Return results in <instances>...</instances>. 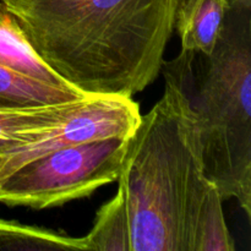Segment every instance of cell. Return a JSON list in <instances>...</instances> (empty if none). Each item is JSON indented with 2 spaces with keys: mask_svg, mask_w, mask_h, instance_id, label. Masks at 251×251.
Masks as SVG:
<instances>
[{
  "mask_svg": "<svg viewBox=\"0 0 251 251\" xmlns=\"http://www.w3.org/2000/svg\"><path fill=\"white\" fill-rule=\"evenodd\" d=\"M39 59L85 96L132 98L161 74L181 0H1Z\"/></svg>",
  "mask_w": 251,
  "mask_h": 251,
  "instance_id": "obj_1",
  "label": "cell"
},
{
  "mask_svg": "<svg viewBox=\"0 0 251 251\" xmlns=\"http://www.w3.org/2000/svg\"><path fill=\"white\" fill-rule=\"evenodd\" d=\"M161 100L127 139L119 178L131 251H193L196 220L212 181L183 86L162 66Z\"/></svg>",
  "mask_w": 251,
  "mask_h": 251,
  "instance_id": "obj_2",
  "label": "cell"
},
{
  "mask_svg": "<svg viewBox=\"0 0 251 251\" xmlns=\"http://www.w3.org/2000/svg\"><path fill=\"white\" fill-rule=\"evenodd\" d=\"M195 113L203 169L223 201L251 218V0H228L212 53L163 60Z\"/></svg>",
  "mask_w": 251,
  "mask_h": 251,
  "instance_id": "obj_3",
  "label": "cell"
},
{
  "mask_svg": "<svg viewBox=\"0 0 251 251\" xmlns=\"http://www.w3.org/2000/svg\"><path fill=\"white\" fill-rule=\"evenodd\" d=\"M127 139L91 140L28 161L0 181V202L43 210L86 198L118 180Z\"/></svg>",
  "mask_w": 251,
  "mask_h": 251,
  "instance_id": "obj_4",
  "label": "cell"
},
{
  "mask_svg": "<svg viewBox=\"0 0 251 251\" xmlns=\"http://www.w3.org/2000/svg\"><path fill=\"white\" fill-rule=\"evenodd\" d=\"M140 108L132 98L88 96L76 112L61 122L34 132L0 157V181L22 164L50 151L91 140L130 136L140 122Z\"/></svg>",
  "mask_w": 251,
  "mask_h": 251,
  "instance_id": "obj_5",
  "label": "cell"
},
{
  "mask_svg": "<svg viewBox=\"0 0 251 251\" xmlns=\"http://www.w3.org/2000/svg\"><path fill=\"white\" fill-rule=\"evenodd\" d=\"M228 0H181L176 15L181 50L212 53L225 20Z\"/></svg>",
  "mask_w": 251,
  "mask_h": 251,
  "instance_id": "obj_6",
  "label": "cell"
},
{
  "mask_svg": "<svg viewBox=\"0 0 251 251\" xmlns=\"http://www.w3.org/2000/svg\"><path fill=\"white\" fill-rule=\"evenodd\" d=\"M87 97L51 104L0 108V157L17 145L31 140L38 130L68 118Z\"/></svg>",
  "mask_w": 251,
  "mask_h": 251,
  "instance_id": "obj_7",
  "label": "cell"
},
{
  "mask_svg": "<svg viewBox=\"0 0 251 251\" xmlns=\"http://www.w3.org/2000/svg\"><path fill=\"white\" fill-rule=\"evenodd\" d=\"M0 64L34 80H39L49 85L70 87L37 56L22 32L21 27L17 24L16 19L6 9L1 0H0Z\"/></svg>",
  "mask_w": 251,
  "mask_h": 251,
  "instance_id": "obj_8",
  "label": "cell"
},
{
  "mask_svg": "<svg viewBox=\"0 0 251 251\" xmlns=\"http://www.w3.org/2000/svg\"><path fill=\"white\" fill-rule=\"evenodd\" d=\"M85 97L75 88L49 85L0 64V108L51 104Z\"/></svg>",
  "mask_w": 251,
  "mask_h": 251,
  "instance_id": "obj_9",
  "label": "cell"
},
{
  "mask_svg": "<svg viewBox=\"0 0 251 251\" xmlns=\"http://www.w3.org/2000/svg\"><path fill=\"white\" fill-rule=\"evenodd\" d=\"M85 251H131L126 206L122 191L98 210L91 232L82 238Z\"/></svg>",
  "mask_w": 251,
  "mask_h": 251,
  "instance_id": "obj_10",
  "label": "cell"
},
{
  "mask_svg": "<svg viewBox=\"0 0 251 251\" xmlns=\"http://www.w3.org/2000/svg\"><path fill=\"white\" fill-rule=\"evenodd\" d=\"M222 203L217 186L211 183L198 213L193 251L235 250L233 238L226 225Z\"/></svg>",
  "mask_w": 251,
  "mask_h": 251,
  "instance_id": "obj_11",
  "label": "cell"
},
{
  "mask_svg": "<svg viewBox=\"0 0 251 251\" xmlns=\"http://www.w3.org/2000/svg\"><path fill=\"white\" fill-rule=\"evenodd\" d=\"M0 250H83L82 238H70L50 230L0 220Z\"/></svg>",
  "mask_w": 251,
  "mask_h": 251,
  "instance_id": "obj_12",
  "label": "cell"
}]
</instances>
